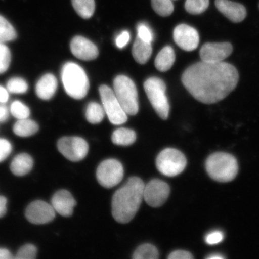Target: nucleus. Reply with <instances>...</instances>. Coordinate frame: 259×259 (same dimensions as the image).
<instances>
[{"label": "nucleus", "instance_id": "obj_41", "mask_svg": "<svg viewBox=\"0 0 259 259\" xmlns=\"http://www.w3.org/2000/svg\"><path fill=\"white\" fill-rule=\"evenodd\" d=\"M7 210V199L4 196H0V218L6 214Z\"/></svg>", "mask_w": 259, "mask_h": 259}, {"label": "nucleus", "instance_id": "obj_23", "mask_svg": "<svg viewBox=\"0 0 259 259\" xmlns=\"http://www.w3.org/2000/svg\"><path fill=\"white\" fill-rule=\"evenodd\" d=\"M137 135L133 130L120 128L113 132L112 141L113 144L120 146H129L134 143Z\"/></svg>", "mask_w": 259, "mask_h": 259}, {"label": "nucleus", "instance_id": "obj_26", "mask_svg": "<svg viewBox=\"0 0 259 259\" xmlns=\"http://www.w3.org/2000/svg\"><path fill=\"white\" fill-rule=\"evenodd\" d=\"M17 37V32L13 25L0 15V44L12 41Z\"/></svg>", "mask_w": 259, "mask_h": 259}, {"label": "nucleus", "instance_id": "obj_31", "mask_svg": "<svg viewBox=\"0 0 259 259\" xmlns=\"http://www.w3.org/2000/svg\"><path fill=\"white\" fill-rule=\"evenodd\" d=\"M9 111L10 113L17 119L28 118L30 115V108L19 100H16L12 103Z\"/></svg>", "mask_w": 259, "mask_h": 259}, {"label": "nucleus", "instance_id": "obj_32", "mask_svg": "<svg viewBox=\"0 0 259 259\" xmlns=\"http://www.w3.org/2000/svg\"><path fill=\"white\" fill-rule=\"evenodd\" d=\"M11 53L5 44H0V74L4 73L9 68L11 62Z\"/></svg>", "mask_w": 259, "mask_h": 259}, {"label": "nucleus", "instance_id": "obj_5", "mask_svg": "<svg viewBox=\"0 0 259 259\" xmlns=\"http://www.w3.org/2000/svg\"><path fill=\"white\" fill-rule=\"evenodd\" d=\"M114 93L127 115H135L139 110L138 91L131 79L118 76L113 82Z\"/></svg>", "mask_w": 259, "mask_h": 259}, {"label": "nucleus", "instance_id": "obj_18", "mask_svg": "<svg viewBox=\"0 0 259 259\" xmlns=\"http://www.w3.org/2000/svg\"><path fill=\"white\" fill-rule=\"evenodd\" d=\"M58 82L56 77L52 73L45 74L38 80L35 85V93L38 98L49 100L56 93Z\"/></svg>", "mask_w": 259, "mask_h": 259}, {"label": "nucleus", "instance_id": "obj_16", "mask_svg": "<svg viewBox=\"0 0 259 259\" xmlns=\"http://www.w3.org/2000/svg\"><path fill=\"white\" fill-rule=\"evenodd\" d=\"M51 205L60 215L70 217L73 214L76 202L69 191L61 190L54 194L51 200Z\"/></svg>", "mask_w": 259, "mask_h": 259}, {"label": "nucleus", "instance_id": "obj_34", "mask_svg": "<svg viewBox=\"0 0 259 259\" xmlns=\"http://www.w3.org/2000/svg\"><path fill=\"white\" fill-rule=\"evenodd\" d=\"M138 37L142 40L151 43L153 40V32L150 28L145 24H140L138 26Z\"/></svg>", "mask_w": 259, "mask_h": 259}, {"label": "nucleus", "instance_id": "obj_28", "mask_svg": "<svg viewBox=\"0 0 259 259\" xmlns=\"http://www.w3.org/2000/svg\"><path fill=\"white\" fill-rule=\"evenodd\" d=\"M10 93L22 95L27 92L28 85L27 81L20 77H14L10 79L6 85Z\"/></svg>", "mask_w": 259, "mask_h": 259}, {"label": "nucleus", "instance_id": "obj_4", "mask_svg": "<svg viewBox=\"0 0 259 259\" xmlns=\"http://www.w3.org/2000/svg\"><path fill=\"white\" fill-rule=\"evenodd\" d=\"M206 169L213 180L226 183L236 177L238 171V164L233 155L225 153H216L210 155L207 159Z\"/></svg>", "mask_w": 259, "mask_h": 259}, {"label": "nucleus", "instance_id": "obj_38", "mask_svg": "<svg viewBox=\"0 0 259 259\" xmlns=\"http://www.w3.org/2000/svg\"><path fill=\"white\" fill-rule=\"evenodd\" d=\"M167 258L169 259H191L193 258V257L189 252L183 250H177L171 252Z\"/></svg>", "mask_w": 259, "mask_h": 259}, {"label": "nucleus", "instance_id": "obj_21", "mask_svg": "<svg viewBox=\"0 0 259 259\" xmlns=\"http://www.w3.org/2000/svg\"><path fill=\"white\" fill-rule=\"evenodd\" d=\"M153 49L151 43L137 37L132 48V54L137 63L144 64L150 59Z\"/></svg>", "mask_w": 259, "mask_h": 259}, {"label": "nucleus", "instance_id": "obj_39", "mask_svg": "<svg viewBox=\"0 0 259 259\" xmlns=\"http://www.w3.org/2000/svg\"><path fill=\"white\" fill-rule=\"evenodd\" d=\"M10 111L4 104L0 103V122H5L8 120L9 116Z\"/></svg>", "mask_w": 259, "mask_h": 259}, {"label": "nucleus", "instance_id": "obj_19", "mask_svg": "<svg viewBox=\"0 0 259 259\" xmlns=\"http://www.w3.org/2000/svg\"><path fill=\"white\" fill-rule=\"evenodd\" d=\"M33 167V160L30 155L22 153L16 155L11 164L12 172L16 176L22 177L27 175Z\"/></svg>", "mask_w": 259, "mask_h": 259}, {"label": "nucleus", "instance_id": "obj_43", "mask_svg": "<svg viewBox=\"0 0 259 259\" xmlns=\"http://www.w3.org/2000/svg\"><path fill=\"white\" fill-rule=\"evenodd\" d=\"M209 259H217V258H219V259H222L223 258H224V257L222 256V255H220L219 254H213L212 255H210V256H209L208 257H207Z\"/></svg>", "mask_w": 259, "mask_h": 259}, {"label": "nucleus", "instance_id": "obj_29", "mask_svg": "<svg viewBox=\"0 0 259 259\" xmlns=\"http://www.w3.org/2000/svg\"><path fill=\"white\" fill-rule=\"evenodd\" d=\"M152 7L158 15L168 16L172 14L174 6L171 0H151Z\"/></svg>", "mask_w": 259, "mask_h": 259}, {"label": "nucleus", "instance_id": "obj_30", "mask_svg": "<svg viewBox=\"0 0 259 259\" xmlns=\"http://www.w3.org/2000/svg\"><path fill=\"white\" fill-rule=\"evenodd\" d=\"M209 5V0H186L185 9L190 14L199 15L208 9Z\"/></svg>", "mask_w": 259, "mask_h": 259}, {"label": "nucleus", "instance_id": "obj_11", "mask_svg": "<svg viewBox=\"0 0 259 259\" xmlns=\"http://www.w3.org/2000/svg\"><path fill=\"white\" fill-rule=\"evenodd\" d=\"M169 194L170 187L166 183L154 179L145 185L144 199L148 205L158 208L166 202Z\"/></svg>", "mask_w": 259, "mask_h": 259}, {"label": "nucleus", "instance_id": "obj_37", "mask_svg": "<svg viewBox=\"0 0 259 259\" xmlns=\"http://www.w3.org/2000/svg\"><path fill=\"white\" fill-rule=\"evenodd\" d=\"M131 40V35L127 31H124L116 37V45L119 48L122 49L127 45Z\"/></svg>", "mask_w": 259, "mask_h": 259}, {"label": "nucleus", "instance_id": "obj_36", "mask_svg": "<svg viewBox=\"0 0 259 259\" xmlns=\"http://www.w3.org/2000/svg\"><path fill=\"white\" fill-rule=\"evenodd\" d=\"M224 239V234L221 231H215L206 236L205 241L209 245H215L221 242Z\"/></svg>", "mask_w": 259, "mask_h": 259}, {"label": "nucleus", "instance_id": "obj_33", "mask_svg": "<svg viewBox=\"0 0 259 259\" xmlns=\"http://www.w3.org/2000/svg\"><path fill=\"white\" fill-rule=\"evenodd\" d=\"M37 252V248L34 245L27 244L19 249L15 258L17 259H33L36 257Z\"/></svg>", "mask_w": 259, "mask_h": 259}, {"label": "nucleus", "instance_id": "obj_10", "mask_svg": "<svg viewBox=\"0 0 259 259\" xmlns=\"http://www.w3.org/2000/svg\"><path fill=\"white\" fill-rule=\"evenodd\" d=\"M57 147L67 159L74 162L83 160L89 150L88 143L83 138L77 137L61 138L58 142Z\"/></svg>", "mask_w": 259, "mask_h": 259}, {"label": "nucleus", "instance_id": "obj_3", "mask_svg": "<svg viewBox=\"0 0 259 259\" xmlns=\"http://www.w3.org/2000/svg\"><path fill=\"white\" fill-rule=\"evenodd\" d=\"M61 77L68 95L77 100L86 96L90 87L89 80L85 71L78 64L73 62L64 64Z\"/></svg>", "mask_w": 259, "mask_h": 259}, {"label": "nucleus", "instance_id": "obj_13", "mask_svg": "<svg viewBox=\"0 0 259 259\" xmlns=\"http://www.w3.org/2000/svg\"><path fill=\"white\" fill-rule=\"evenodd\" d=\"M232 51V45L228 42L207 43L200 49V57L203 62L220 63L228 58Z\"/></svg>", "mask_w": 259, "mask_h": 259}, {"label": "nucleus", "instance_id": "obj_9", "mask_svg": "<svg viewBox=\"0 0 259 259\" xmlns=\"http://www.w3.org/2000/svg\"><path fill=\"white\" fill-rule=\"evenodd\" d=\"M96 176L100 185L110 189L121 182L124 177V168L117 160H106L97 167Z\"/></svg>", "mask_w": 259, "mask_h": 259}, {"label": "nucleus", "instance_id": "obj_35", "mask_svg": "<svg viewBox=\"0 0 259 259\" xmlns=\"http://www.w3.org/2000/svg\"><path fill=\"white\" fill-rule=\"evenodd\" d=\"M12 146L7 139H0V163L4 161L11 154Z\"/></svg>", "mask_w": 259, "mask_h": 259}, {"label": "nucleus", "instance_id": "obj_25", "mask_svg": "<svg viewBox=\"0 0 259 259\" xmlns=\"http://www.w3.org/2000/svg\"><path fill=\"white\" fill-rule=\"evenodd\" d=\"M105 111L103 106L96 102L90 103L87 106L85 116L91 124H96L101 122L104 118Z\"/></svg>", "mask_w": 259, "mask_h": 259}, {"label": "nucleus", "instance_id": "obj_8", "mask_svg": "<svg viewBox=\"0 0 259 259\" xmlns=\"http://www.w3.org/2000/svg\"><path fill=\"white\" fill-rule=\"evenodd\" d=\"M99 93L103 109L110 122L114 125H121L127 121V114L123 109L114 92L108 86L100 87Z\"/></svg>", "mask_w": 259, "mask_h": 259}, {"label": "nucleus", "instance_id": "obj_22", "mask_svg": "<svg viewBox=\"0 0 259 259\" xmlns=\"http://www.w3.org/2000/svg\"><path fill=\"white\" fill-rule=\"evenodd\" d=\"M38 128L39 127L37 123L28 118L18 119L14 125L13 131L18 137H29L36 134Z\"/></svg>", "mask_w": 259, "mask_h": 259}, {"label": "nucleus", "instance_id": "obj_17", "mask_svg": "<svg viewBox=\"0 0 259 259\" xmlns=\"http://www.w3.org/2000/svg\"><path fill=\"white\" fill-rule=\"evenodd\" d=\"M215 6L222 14L235 23L242 22L247 16L244 6L238 3L229 0H215Z\"/></svg>", "mask_w": 259, "mask_h": 259}, {"label": "nucleus", "instance_id": "obj_7", "mask_svg": "<svg viewBox=\"0 0 259 259\" xmlns=\"http://www.w3.org/2000/svg\"><path fill=\"white\" fill-rule=\"evenodd\" d=\"M187 165L185 155L174 148H166L158 154L156 166L165 176L173 177L182 173Z\"/></svg>", "mask_w": 259, "mask_h": 259}, {"label": "nucleus", "instance_id": "obj_1", "mask_svg": "<svg viewBox=\"0 0 259 259\" xmlns=\"http://www.w3.org/2000/svg\"><path fill=\"white\" fill-rule=\"evenodd\" d=\"M239 80L237 69L233 65L223 62L197 63L184 71V87L198 101L213 104L226 98Z\"/></svg>", "mask_w": 259, "mask_h": 259}, {"label": "nucleus", "instance_id": "obj_20", "mask_svg": "<svg viewBox=\"0 0 259 259\" xmlns=\"http://www.w3.org/2000/svg\"><path fill=\"white\" fill-rule=\"evenodd\" d=\"M176 61V54L173 48L165 47L158 54L155 60V66L160 72H165L172 67Z\"/></svg>", "mask_w": 259, "mask_h": 259}, {"label": "nucleus", "instance_id": "obj_14", "mask_svg": "<svg viewBox=\"0 0 259 259\" xmlns=\"http://www.w3.org/2000/svg\"><path fill=\"white\" fill-rule=\"evenodd\" d=\"M174 38L178 46L186 51L196 50L199 44L198 32L186 24H180L175 28Z\"/></svg>", "mask_w": 259, "mask_h": 259}, {"label": "nucleus", "instance_id": "obj_15", "mask_svg": "<svg viewBox=\"0 0 259 259\" xmlns=\"http://www.w3.org/2000/svg\"><path fill=\"white\" fill-rule=\"evenodd\" d=\"M70 50L76 58L83 61L96 59L99 50L93 42L82 36L74 37L70 43Z\"/></svg>", "mask_w": 259, "mask_h": 259}, {"label": "nucleus", "instance_id": "obj_24", "mask_svg": "<svg viewBox=\"0 0 259 259\" xmlns=\"http://www.w3.org/2000/svg\"><path fill=\"white\" fill-rule=\"evenodd\" d=\"M73 7L81 18L92 17L96 9L95 0H72Z\"/></svg>", "mask_w": 259, "mask_h": 259}, {"label": "nucleus", "instance_id": "obj_12", "mask_svg": "<svg viewBox=\"0 0 259 259\" xmlns=\"http://www.w3.org/2000/svg\"><path fill=\"white\" fill-rule=\"evenodd\" d=\"M25 217L33 224H47L54 219L56 210L50 204L42 200H36L28 206L25 210Z\"/></svg>", "mask_w": 259, "mask_h": 259}, {"label": "nucleus", "instance_id": "obj_42", "mask_svg": "<svg viewBox=\"0 0 259 259\" xmlns=\"http://www.w3.org/2000/svg\"><path fill=\"white\" fill-rule=\"evenodd\" d=\"M15 258L8 249L0 248V259H12Z\"/></svg>", "mask_w": 259, "mask_h": 259}, {"label": "nucleus", "instance_id": "obj_6", "mask_svg": "<svg viewBox=\"0 0 259 259\" xmlns=\"http://www.w3.org/2000/svg\"><path fill=\"white\" fill-rule=\"evenodd\" d=\"M144 89L155 112L161 119H166L169 116V104L163 81L157 77H150L145 81Z\"/></svg>", "mask_w": 259, "mask_h": 259}, {"label": "nucleus", "instance_id": "obj_27", "mask_svg": "<svg viewBox=\"0 0 259 259\" xmlns=\"http://www.w3.org/2000/svg\"><path fill=\"white\" fill-rule=\"evenodd\" d=\"M158 257L159 254L157 248L150 244L139 246L133 255L134 259H157Z\"/></svg>", "mask_w": 259, "mask_h": 259}, {"label": "nucleus", "instance_id": "obj_40", "mask_svg": "<svg viewBox=\"0 0 259 259\" xmlns=\"http://www.w3.org/2000/svg\"><path fill=\"white\" fill-rule=\"evenodd\" d=\"M9 92L7 88L0 85V103L5 104L8 102L9 99Z\"/></svg>", "mask_w": 259, "mask_h": 259}, {"label": "nucleus", "instance_id": "obj_2", "mask_svg": "<svg viewBox=\"0 0 259 259\" xmlns=\"http://www.w3.org/2000/svg\"><path fill=\"white\" fill-rule=\"evenodd\" d=\"M144 187L141 178L132 177L113 194L112 212L116 222L124 224L134 218L144 199Z\"/></svg>", "mask_w": 259, "mask_h": 259}]
</instances>
